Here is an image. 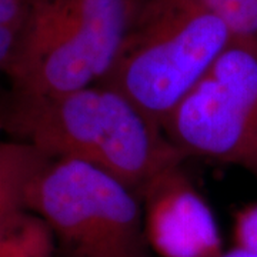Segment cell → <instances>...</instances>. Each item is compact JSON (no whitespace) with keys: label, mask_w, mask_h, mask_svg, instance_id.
I'll return each mask as SVG.
<instances>
[{"label":"cell","mask_w":257,"mask_h":257,"mask_svg":"<svg viewBox=\"0 0 257 257\" xmlns=\"http://www.w3.org/2000/svg\"><path fill=\"white\" fill-rule=\"evenodd\" d=\"M231 42L226 25L196 0H143L104 83L162 127Z\"/></svg>","instance_id":"obj_2"},{"label":"cell","mask_w":257,"mask_h":257,"mask_svg":"<svg viewBox=\"0 0 257 257\" xmlns=\"http://www.w3.org/2000/svg\"><path fill=\"white\" fill-rule=\"evenodd\" d=\"M186 159L241 167L257 179V53L234 42L162 124Z\"/></svg>","instance_id":"obj_5"},{"label":"cell","mask_w":257,"mask_h":257,"mask_svg":"<svg viewBox=\"0 0 257 257\" xmlns=\"http://www.w3.org/2000/svg\"><path fill=\"white\" fill-rule=\"evenodd\" d=\"M145 234L160 257H216L223 251L219 224L183 163L160 172L140 192Z\"/></svg>","instance_id":"obj_6"},{"label":"cell","mask_w":257,"mask_h":257,"mask_svg":"<svg viewBox=\"0 0 257 257\" xmlns=\"http://www.w3.org/2000/svg\"><path fill=\"white\" fill-rule=\"evenodd\" d=\"M47 160L36 147L22 142L0 145V247L26 226L28 189L33 176Z\"/></svg>","instance_id":"obj_7"},{"label":"cell","mask_w":257,"mask_h":257,"mask_svg":"<svg viewBox=\"0 0 257 257\" xmlns=\"http://www.w3.org/2000/svg\"><path fill=\"white\" fill-rule=\"evenodd\" d=\"M26 200L52 231L56 256L153 257L139 194L99 167L47 157Z\"/></svg>","instance_id":"obj_4"},{"label":"cell","mask_w":257,"mask_h":257,"mask_svg":"<svg viewBox=\"0 0 257 257\" xmlns=\"http://www.w3.org/2000/svg\"><path fill=\"white\" fill-rule=\"evenodd\" d=\"M0 121L16 142L49 159L99 167L138 194L160 172L186 160L156 121L104 82L50 96L12 93Z\"/></svg>","instance_id":"obj_1"},{"label":"cell","mask_w":257,"mask_h":257,"mask_svg":"<svg viewBox=\"0 0 257 257\" xmlns=\"http://www.w3.org/2000/svg\"><path fill=\"white\" fill-rule=\"evenodd\" d=\"M2 132H5V130H3V126H2V121H0V135H2ZM2 143H3V140L0 139V145H2Z\"/></svg>","instance_id":"obj_15"},{"label":"cell","mask_w":257,"mask_h":257,"mask_svg":"<svg viewBox=\"0 0 257 257\" xmlns=\"http://www.w3.org/2000/svg\"><path fill=\"white\" fill-rule=\"evenodd\" d=\"M229 29L234 43L257 53V0H196Z\"/></svg>","instance_id":"obj_8"},{"label":"cell","mask_w":257,"mask_h":257,"mask_svg":"<svg viewBox=\"0 0 257 257\" xmlns=\"http://www.w3.org/2000/svg\"><path fill=\"white\" fill-rule=\"evenodd\" d=\"M25 28L0 25V73L8 74L18 56Z\"/></svg>","instance_id":"obj_11"},{"label":"cell","mask_w":257,"mask_h":257,"mask_svg":"<svg viewBox=\"0 0 257 257\" xmlns=\"http://www.w3.org/2000/svg\"><path fill=\"white\" fill-rule=\"evenodd\" d=\"M0 257H56L53 234L46 223L32 213L26 226L0 247Z\"/></svg>","instance_id":"obj_9"},{"label":"cell","mask_w":257,"mask_h":257,"mask_svg":"<svg viewBox=\"0 0 257 257\" xmlns=\"http://www.w3.org/2000/svg\"><path fill=\"white\" fill-rule=\"evenodd\" d=\"M234 247L257 253V203L241 207L233 224Z\"/></svg>","instance_id":"obj_10"},{"label":"cell","mask_w":257,"mask_h":257,"mask_svg":"<svg viewBox=\"0 0 257 257\" xmlns=\"http://www.w3.org/2000/svg\"><path fill=\"white\" fill-rule=\"evenodd\" d=\"M25 3H28L29 6H35L36 3H39V2H42V0H23Z\"/></svg>","instance_id":"obj_14"},{"label":"cell","mask_w":257,"mask_h":257,"mask_svg":"<svg viewBox=\"0 0 257 257\" xmlns=\"http://www.w3.org/2000/svg\"><path fill=\"white\" fill-rule=\"evenodd\" d=\"M143 0H42L32 6L8 72L20 96H50L104 82Z\"/></svg>","instance_id":"obj_3"},{"label":"cell","mask_w":257,"mask_h":257,"mask_svg":"<svg viewBox=\"0 0 257 257\" xmlns=\"http://www.w3.org/2000/svg\"><path fill=\"white\" fill-rule=\"evenodd\" d=\"M32 6L23 0H0V25L25 28Z\"/></svg>","instance_id":"obj_12"},{"label":"cell","mask_w":257,"mask_h":257,"mask_svg":"<svg viewBox=\"0 0 257 257\" xmlns=\"http://www.w3.org/2000/svg\"><path fill=\"white\" fill-rule=\"evenodd\" d=\"M216 257H257V253L246 251V250H241L239 247H233L227 251H221L220 254Z\"/></svg>","instance_id":"obj_13"}]
</instances>
